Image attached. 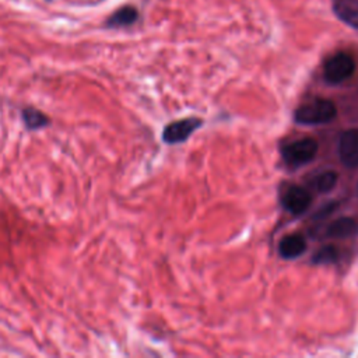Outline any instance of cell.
<instances>
[{"instance_id": "8992f818", "label": "cell", "mask_w": 358, "mask_h": 358, "mask_svg": "<svg viewBox=\"0 0 358 358\" xmlns=\"http://www.w3.org/2000/svg\"><path fill=\"white\" fill-rule=\"evenodd\" d=\"M340 161L348 166H358V127L345 130L338 141Z\"/></svg>"}, {"instance_id": "4fadbf2b", "label": "cell", "mask_w": 358, "mask_h": 358, "mask_svg": "<svg viewBox=\"0 0 358 358\" xmlns=\"http://www.w3.org/2000/svg\"><path fill=\"white\" fill-rule=\"evenodd\" d=\"M337 173L334 171H324L322 172L320 175L316 176L315 179V187L316 190L322 192V193H326V192H330L336 183H337Z\"/></svg>"}, {"instance_id": "277c9868", "label": "cell", "mask_w": 358, "mask_h": 358, "mask_svg": "<svg viewBox=\"0 0 358 358\" xmlns=\"http://www.w3.org/2000/svg\"><path fill=\"white\" fill-rule=\"evenodd\" d=\"M201 124L200 119L196 117H186L180 120H175L165 126L162 131V140L168 144H178L190 137V134L199 129Z\"/></svg>"}, {"instance_id": "7a4b0ae2", "label": "cell", "mask_w": 358, "mask_h": 358, "mask_svg": "<svg viewBox=\"0 0 358 358\" xmlns=\"http://www.w3.org/2000/svg\"><path fill=\"white\" fill-rule=\"evenodd\" d=\"M317 141L310 137H305L285 145L282 150V158L289 166H302L310 162L317 152Z\"/></svg>"}, {"instance_id": "52a82bcc", "label": "cell", "mask_w": 358, "mask_h": 358, "mask_svg": "<svg viewBox=\"0 0 358 358\" xmlns=\"http://www.w3.org/2000/svg\"><path fill=\"white\" fill-rule=\"evenodd\" d=\"M305 249H306V241L302 235H298V234H291L284 236L278 245V252L284 259H296L305 252Z\"/></svg>"}, {"instance_id": "3957f363", "label": "cell", "mask_w": 358, "mask_h": 358, "mask_svg": "<svg viewBox=\"0 0 358 358\" xmlns=\"http://www.w3.org/2000/svg\"><path fill=\"white\" fill-rule=\"evenodd\" d=\"M355 70L354 59L347 53H337L331 56L324 64V78L330 84H340L348 80Z\"/></svg>"}, {"instance_id": "9c48e42d", "label": "cell", "mask_w": 358, "mask_h": 358, "mask_svg": "<svg viewBox=\"0 0 358 358\" xmlns=\"http://www.w3.org/2000/svg\"><path fill=\"white\" fill-rule=\"evenodd\" d=\"M358 232V221L351 217H341L330 224L327 236L331 238H350Z\"/></svg>"}, {"instance_id": "ba28073f", "label": "cell", "mask_w": 358, "mask_h": 358, "mask_svg": "<svg viewBox=\"0 0 358 358\" xmlns=\"http://www.w3.org/2000/svg\"><path fill=\"white\" fill-rule=\"evenodd\" d=\"M331 4L341 21L358 28V0H331Z\"/></svg>"}, {"instance_id": "7c38bea8", "label": "cell", "mask_w": 358, "mask_h": 358, "mask_svg": "<svg viewBox=\"0 0 358 358\" xmlns=\"http://www.w3.org/2000/svg\"><path fill=\"white\" fill-rule=\"evenodd\" d=\"M337 260H338V250L331 245L323 246L312 257V262L315 264H331V263H336Z\"/></svg>"}, {"instance_id": "8fae6325", "label": "cell", "mask_w": 358, "mask_h": 358, "mask_svg": "<svg viewBox=\"0 0 358 358\" xmlns=\"http://www.w3.org/2000/svg\"><path fill=\"white\" fill-rule=\"evenodd\" d=\"M22 120L25 126L31 130L41 129L49 123V117L36 108H24L22 109Z\"/></svg>"}, {"instance_id": "30bf717a", "label": "cell", "mask_w": 358, "mask_h": 358, "mask_svg": "<svg viewBox=\"0 0 358 358\" xmlns=\"http://www.w3.org/2000/svg\"><path fill=\"white\" fill-rule=\"evenodd\" d=\"M138 17L137 10L133 6H123L119 10H116L106 21L108 28H122L129 27L133 22H136Z\"/></svg>"}, {"instance_id": "5b68a950", "label": "cell", "mask_w": 358, "mask_h": 358, "mask_svg": "<svg viewBox=\"0 0 358 358\" xmlns=\"http://www.w3.org/2000/svg\"><path fill=\"white\" fill-rule=\"evenodd\" d=\"M310 200H312L310 193L302 186H296V185L287 187L281 199L284 208L294 215H299L305 213L310 206Z\"/></svg>"}, {"instance_id": "6da1fadb", "label": "cell", "mask_w": 358, "mask_h": 358, "mask_svg": "<svg viewBox=\"0 0 358 358\" xmlns=\"http://www.w3.org/2000/svg\"><path fill=\"white\" fill-rule=\"evenodd\" d=\"M337 115L336 105L329 99H317L301 105L295 110V122L299 124H323Z\"/></svg>"}]
</instances>
